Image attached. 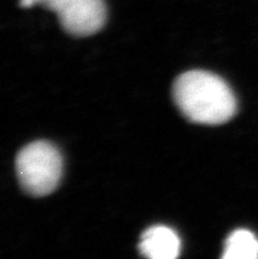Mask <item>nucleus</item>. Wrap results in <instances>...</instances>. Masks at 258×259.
Listing matches in <instances>:
<instances>
[{
    "mask_svg": "<svg viewBox=\"0 0 258 259\" xmlns=\"http://www.w3.org/2000/svg\"><path fill=\"white\" fill-rule=\"evenodd\" d=\"M173 98L183 116L196 124H224L237 109L229 85L215 74L202 70L178 76L173 85Z\"/></svg>",
    "mask_w": 258,
    "mask_h": 259,
    "instance_id": "1",
    "label": "nucleus"
},
{
    "mask_svg": "<svg viewBox=\"0 0 258 259\" xmlns=\"http://www.w3.org/2000/svg\"><path fill=\"white\" fill-rule=\"evenodd\" d=\"M70 0H20V7L23 8H30L34 6H43L46 10L52 12H58L66 3H69Z\"/></svg>",
    "mask_w": 258,
    "mask_h": 259,
    "instance_id": "6",
    "label": "nucleus"
},
{
    "mask_svg": "<svg viewBox=\"0 0 258 259\" xmlns=\"http://www.w3.org/2000/svg\"><path fill=\"white\" fill-rule=\"evenodd\" d=\"M222 259H258V238L246 229L235 230L227 238Z\"/></svg>",
    "mask_w": 258,
    "mask_h": 259,
    "instance_id": "5",
    "label": "nucleus"
},
{
    "mask_svg": "<svg viewBox=\"0 0 258 259\" xmlns=\"http://www.w3.org/2000/svg\"><path fill=\"white\" fill-rule=\"evenodd\" d=\"M138 249L146 259H176L180 251V240L170 228L156 225L142 233Z\"/></svg>",
    "mask_w": 258,
    "mask_h": 259,
    "instance_id": "4",
    "label": "nucleus"
},
{
    "mask_svg": "<svg viewBox=\"0 0 258 259\" xmlns=\"http://www.w3.org/2000/svg\"><path fill=\"white\" fill-rule=\"evenodd\" d=\"M16 172L21 187L32 196H46L58 187L62 177V157L46 141H36L20 150Z\"/></svg>",
    "mask_w": 258,
    "mask_h": 259,
    "instance_id": "2",
    "label": "nucleus"
},
{
    "mask_svg": "<svg viewBox=\"0 0 258 259\" xmlns=\"http://www.w3.org/2000/svg\"><path fill=\"white\" fill-rule=\"evenodd\" d=\"M57 16L69 34L91 36L104 25L107 8L103 0H70L57 12Z\"/></svg>",
    "mask_w": 258,
    "mask_h": 259,
    "instance_id": "3",
    "label": "nucleus"
}]
</instances>
